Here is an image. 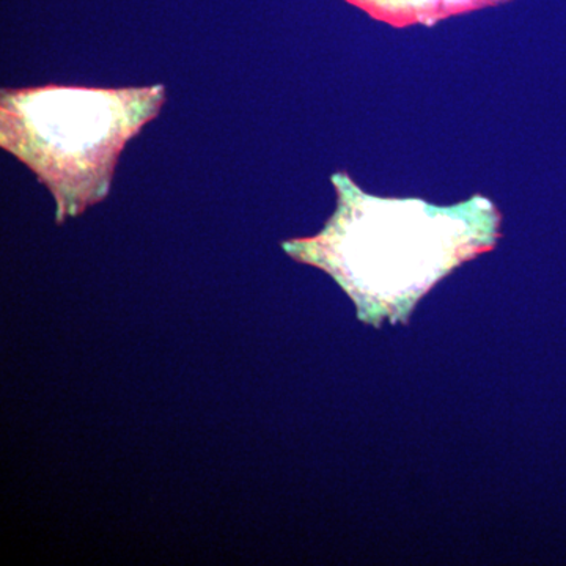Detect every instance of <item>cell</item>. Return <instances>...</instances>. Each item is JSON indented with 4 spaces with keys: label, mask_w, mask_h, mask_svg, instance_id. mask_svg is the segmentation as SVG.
<instances>
[{
    "label": "cell",
    "mask_w": 566,
    "mask_h": 566,
    "mask_svg": "<svg viewBox=\"0 0 566 566\" xmlns=\"http://www.w3.org/2000/svg\"><path fill=\"white\" fill-rule=\"evenodd\" d=\"M164 99L163 85L3 92L0 142L46 185L62 222L107 196L123 147L158 115Z\"/></svg>",
    "instance_id": "2"
},
{
    "label": "cell",
    "mask_w": 566,
    "mask_h": 566,
    "mask_svg": "<svg viewBox=\"0 0 566 566\" xmlns=\"http://www.w3.org/2000/svg\"><path fill=\"white\" fill-rule=\"evenodd\" d=\"M353 6L367 11L375 20L385 21L395 28L412 24H434L444 18L465 11L497 6L509 0H348Z\"/></svg>",
    "instance_id": "3"
},
{
    "label": "cell",
    "mask_w": 566,
    "mask_h": 566,
    "mask_svg": "<svg viewBox=\"0 0 566 566\" xmlns=\"http://www.w3.org/2000/svg\"><path fill=\"white\" fill-rule=\"evenodd\" d=\"M333 182L338 208L324 232L285 249L333 274L357 301L415 296L493 245L499 216L483 197L436 208L367 196L346 174Z\"/></svg>",
    "instance_id": "1"
}]
</instances>
